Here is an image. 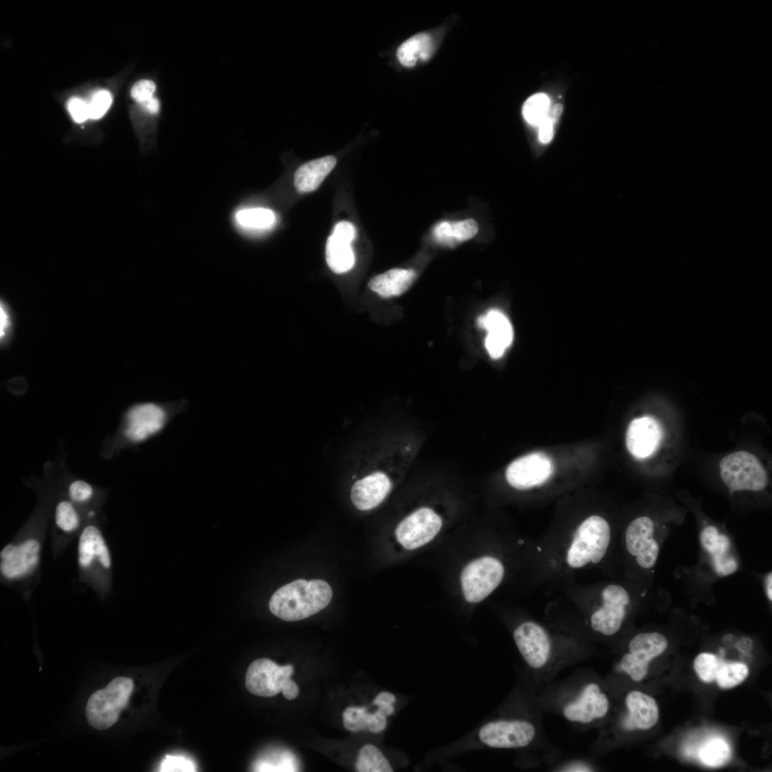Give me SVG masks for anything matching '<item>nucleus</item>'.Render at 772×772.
Returning <instances> with one entry per match:
<instances>
[{
  "label": "nucleus",
  "mask_w": 772,
  "mask_h": 772,
  "mask_svg": "<svg viewBox=\"0 0 772 772\" xmlns=\"http://www.w3.org/2000/svg\"><path fill=\"white\" fill-rule=\"evenodd\" d=\"M432 49L430 36L426 33H420L404 41L398 47L396 54L403 66L411 67L419 59L427 60L432 54Z\"/></svg>",
  "instance_id": "obj_27"
},
{
  "label": "nucleus",
  "mask_w": 772,
  "mask_h": 772,
  "mask_svg": "<svg viewBox=\"0 0 772 772\" xmlns=\"http://www.w3.org/2000/svg\"><path fill=\"white\" fill-rule=\"evenodd\" d=\"M54 520L56 525L64 533L75 531L81 523L80 515L70 500H61L56 504Z\"/></svg>",
  "instance_id": "obj_32"
},
{
  "label": "nucleus",
  "mask_w": 772,
  "mask_h": 772,
  "mask_svg": "<svg viewBox=\"0 0 772 772\" xmlns=\"http://www.w3.org/2000/svg\"><path fill=\"white\" fill-rule=\"evenodd\" d=\"M654 523L647 516L638 517L628 525L625 533V542L628 552L635 557L639 566L650 568L656 563L659 555V545L653 538Z\"/></svg>",
  "instance_id": "obj_12"
},
{
  "label": "nucleus",
  "mask_w": 772,
  "mask_h": 772,
  "mask_svg": "<svg viewBox=\"0 0 772 772\" xmlns=\"http://www.w3.org/2000/svg\"><path fill=\"white\" fill-rule=\"evenodd\" d=\"M553 472V464L548 456L534 452L513 461L507 467L508 482L518 490H525L545 482Z\"/></svg>",
  "instance_id": "obj_13"
},
{
  "label": "nucleus",
  "mask_w": 772,
  "mask_h": 772,
  "mask_svg": "<svg viewBox=\"0 0 772 772\" xmlns=\"http://www.w3.org/2000/svg\"><path fill=\"white\" fill-rule=\"evenodd\" d=\"M188 409L185 400L166 402H142L124 412L119 431L121 447H135L162 434L171 422Z\"/></svg>",
  "instance_id": "obj_1"
},
{
  "label": "nucleus",
  "mask_w": 772,
  "mask_h": 772,
  "mask_svg": "<svg viewBox=\"0 0 772 772\" xmlns=\"http://www.w3.org/2000/svg\"><path fill=\"white\" fill-rule=\"evenodd\" d=\"M550 99L543 93H538L530 96L523 106V115L528 123L538 126L548 117L550 108Z\"/></svg>",
  "instance_id": "obj_33"
},
{
  "label": "nucleus",
  "mask_w": 772,
  "mask_h": 772,
  "mask_svg": "<svg viewBox=\"0 0 772 772\" xmlns=\"http://www.w3.org/2000/svg\"><path fill=\"white\" fill-rule=\"evenodd\" d=\"M112 102L111 93L107 90L96 91L89 102V118L98 119L102 117Z\"/></svg>",
  "instance_id": "obj_38"
},
{
  "label": "nucleus",
  "mask_w": 772,
  "mask_h": 772,
  "mask_svg": "<svg viewBox=\"0 0 772 772\" xmlns=\"http://www.w3.org/2000/svg\"><path fill=\"white\" fill-rule=\"evenodd\" d=\"M415 277L412 269H392L372 277L368 287L382 297H396L406 292Z\"/></svg>",
  "instance_id": "obj_24"
},
{
  "label": "nucleus",
  "mask_w": 772,
  "mask_h": 772,
  "mask_svg": "<svg viewBox=\"0 0 772 772\" xmlns=\"http://www.w3.org/2000/svg\"><path fill=\"white\" fill-rule=\"evenodd\" d=\"M504 566L497 558L485 556L467 564L461 573V585L465 600L478 603L491 594L504 577Z\"/></svg>",
  "instance_id": "obj_7"
},
{
  "label": "nucleus",
  "mask_w": 772,
  "mask_h": 772,
  "mask_svg": "<svg viewBox=\"0 0 772 772\" xmlns=\"http://www.w3.org/2000/svg\"><path fill=\"white\" fill-rule=\"evenodd\" d=\"M662 437L658 422L650 416L635 418L630 423L626 432V445L630 454L638 459L650 456L658 448Z\"/></svg>",
  "instance_id": "obj_15"
},
{
  "label": "nucleus",
  "mask_w": 772,
  "mask_h": 772,
  "mask_svg": "<svg viewBox=\"0 0 772 772\" xmlns=\"http://www.w3.org/2000/svg\"><path fill=\"white\" fill-rule=\"evenodd\" d=\"M41 549L40 542L31 538L5 545L0 552L2 577L13 580L29 575L39 563Z\"/></svg>",
  "instance_id": "obj_10"
},
{
  "label": "nucleus",
  "mask_w": 772,
  "mask_h": 772,
  "mask_svg": "<svg viewBox=\"0 0 772 772\" xmlns=\"http://www.w3.org/2000/svg\"><path fill=\"white\" fill-rule=\"evenodd\" d=\"M721 477L731 493L737 490H761L768 477L758 458L746 451H737L723 457L719 463Z\"/></svg>",
  "instance_id": "obj_6"
},
{
  "label": "nucleus",
  "mask_w": 772,
  "mask_h": 772,
  "mask_svg": "<svg viewBox=\"0 0 772 772\" xmlns=\"http://www.w3.org/2000/svg\"><path fill=\"white\" fill-rule=\"evenodd\" d=\"M748 668L743 663L733 662L721 665L716 680L721 688H733L746 680Z\"/></svg>",
  "instance_id": "obj_34"
},
{
  "label": "nucleus",
  "mask_w": 772,
  "mask_h": 772,
  "mask_svg": "<svg viewBox=\"0 0 772 772\" xmlns=\"http://www.w3.org/2000/svg\"><path fill=\"white\" fill-rule=\"evenodd\" d=\"M332 597V591L327 582L299 579L278 589L271 597L269 608L283 620H300L324 609Z\"/></svg>",
  "instance_id": "obj_2"
},
{
  "label": "nucleus",
  "mask_w": 772,
  "mask_h": 772,
  "mask_svg": "<svg viewBox=\"0 0 772 772\" xmlns=\"http://www.w3.org/2000/svg\"><path fill=\"white\" fill-rule=\"evenodd\" d=\"M391 487V481L385 473H371L352 485L350 494L352 503L360 510H371L385 498Z\"/></svg>",
  "instance_id": "obj_19"
},
{
  "label": "nucleus",
  "mask_w": 772,
  "mask_h": 772,
  "mask_svg": "<svg viewBox=\"0 0 772 772\" xmlns=\"http://www.w3.org/2000/svg\"><path fill=\"white\" fill-rule=\"evenodd\" d=\"M442 524L441 518L435 512L422 508L399 523L395 535L405 548L414 550L430 542L440 530Z\"/></svg>",
  "instance_id": "obj_9"
},
{
  "label": "nucleus",
  "mask_w": 772,
  "mask_h": 772,
  "mask_svg": "<svg viewBox=\"0 0 772 772\" xmlns=\"http://www.w3.org/2000/svg\"><path fill=\"white\" fill-rule=\"evenodd\" d=\"M602 605L590 617L591 628L605 635H612L620 628L630 603V595L620 585H606L601 593Z\"/></svg>",
  "instance_id": "obj_8"
},
{
  "label": "nucleus",
  "mask_w": 772,
  "mask_h": 772,
  "mask_svg": "<svg viewBox=\"0 0 772 772\" xmlns=\"http://www.w3.org/2000/svg\"><path fill=\"white\" fill-rule=\"evenodd\" d=\"M277 220L272 209L262 207H248L239 204L233 207L229 222L237 233L249 236L272 229Z\"/></svg>",
  "instance_id": "obj_20"
},
{
  "label": "nucleus",
  "mask_w": 772,
  "mask_h": 772,
  "mask_svg": "<svg viewBox=\"0 0 772 772\" xmlns=\"http://www.w3.org/2000/svg\"><path fill=\"white\" fill-rule=\"evenodd\" d=\"M620 669L628 673L632 680L640 681L646 676L648 665L636 660L630 653L625 654L620 661Z\"/></svg>",
  "instance_id": "obj_39"
},
{
  "label": "nucleus",
  "mask_w": 772,
  "mask_h": 772,
  "mask_svg": "<svg viewBox=\"0 0 772 772\" xmlns=\"http://www.w3.org/2000/svg\"><path fill=\"white\" fill-rule=\"evenodd\" d=\"M67 109L75 122L81 123L89 118V103L80 98H71Z\"/></svg>",
  "instance_id": "obj_41"
},
{
  "label": "nucleus",
  "mask_w": 772,
  "mask_h": 772,
  "mask_svg": "<svg viewBox=\"0 0 772 772\" xmlns=\"http://www.w3.org/2000/svg\"><path fill=\"white\" fill-rule=\"evenodd\" d=\"M196 771L194 761L184 756L167 755L161 763L159 771L191 772Z\"/></svg>",
  "instance_id": "obj_37"
},
{
  "label": "nucleus",
  "mask_w": 772,
  "mask_h": 772,
  "mask_svg": "<svg viewBox=\"0 0 772 772\" xmlns=\"http://www.w3.org/2000/svg\"><path fill=\"white\" fill-rule=\"evenodd\" d=\"M68 496L71 502L83 504L89 502L94 496V490L88 482L76 479L71 481L67 488Z\"/></svg>",
  "instance_id": "obj_36"
},
{
  "label": "nucleus",
  "mask_w": 772,
  "mask_h": 772,
  "mask_svg": "<svg viewBox=\"0 0 772 772\" xmlns=\"http://www.w3.org/2000/svg\"><path fill=\"white\" fill-rule=\"evenodd\" d=\"M721 665L716 655L703 653L695 658L693 668L701 680L706 683H711L716 680Z\"/></svg>",
  "instance_id": "obj_35"
},
{
  "label": "nucleus",
  "mask_w": 772,
  "mask_h": 772,
  "mask_svg": "<svg viewBox=\"0 0 772 772\" xmlns=\"http://www.w3.org/2000/svg\"><path fill=\"white\" fill-rule=\"evenodd\" d=\"M772 574L770 573L766 578V593L768 599L772 600Z\"/></svg>",
  "instance_id": "obj_48"
},
{
  "label": "nucleus",
  "mask_w": 772,
  "mask_h": 772,
  "mask_svg": "<svg viewBox=\"0 0 772 772\" xmlns=\"http://www.w3.org/2000/svg\"><path fill=\"white\" fill-rule=\"evenodd\" d=\"M666 638L656 632L641 633L636 635L629 643L630 653L640 663L648 665L655 657L667 648Z\"/></svg>",
  "instance_id": "obj_26"
},
{
  "label": "nucleus",
  "mask_w": 772,
  "mask_h": 772,
  "mask_svg": "<svg viewBox=\"0 0 772 772\" xmlns=\"http://www.w3.org/2000/svg\"><path fill=\"white\" fill-rule=\"evenodd\" d=\"M563 112V105L561 104H557L555 105L552 111V121L555 122L560 116Z\"/></svg>",
  "instance_id": "obj_47"
},
{
  "label": "nucleus",
  "mask_w": 772,
  "mask_h": 772,
  "mask_svg": "<svg viewBox=\"0 0 772 772\" xmlns=\"http://www.w3.org/2000/svg\"><path fill=\"white\" fill-rule=\"evenodd\" d=\"M477 325L487 331L485 346L493 359L501 357L513 340V329L509 319L498 309L488 310L477 318Z\"/></svg>",
  "instance_id": "obj_16"
},
{
  "label": "nucleus",
  "mask_w": 772,
  "mask_h": 772,
  "mask_svg": "<svg viewBox=\"0 0 772 772\" xmlns=\"http://www.w3.org/2000/svg\"><path fill=\"white\" fill-rule=\"evenodd\" d=\"M326 260L329 267L335 273H344L355 264V254L350 243L342 241L332 234L326 244Z\"/></svg>",
  "instance_id": "obj_28"
},
{
  "label": "nucleus",
  "mask_w": 772,
  "mask_h": 772,
  "mask_svg": "<svg viewBox=\"0 0 772 772\" xmlns=\"http://www.w3.org/2000/svg\"><path fill=\"white\" fill-rule=\"evenodd\" d=\"M359 772H392L393 769L380 750L372 744L363 746L355 763Z\"/></svg>",
  "instance_id": "obj_29"
},
{
  "label": "nucleus",
  "mask_w": 772,
  "mask_h": 772,
  "mask_svg": "<svg viewBox=\"0 0 772 772\" xmlns=\"http://www.w3.org/2000/svg\"><path fill=\"white\" fill-rule=\"evenodd\" d=\"M292 665H279L267 658H259L250 663L245 676L247 691L256 696L271 697L282 692L287 700L296 698L299 687L291 679Z\"/></svg>",
  "instance_id": "obj_5"
},
{
  "label": "nucleus",
  "mask_w": 772,
  "mask_h": 772,
  "mask_svg": "<svg viewBox=\"0 0 772 772\" xmlns=\"http://www.w3.org/2000/svg\"><path fill=\"white\" fill-rule=\"evenodd\" d=\"M535 734L534 726L521 720H501L484 725L479 731L480 740L493 748H513L528 745Z\"/></svg>",
  "instance_id": "obj_11"
},
{
  "label": "nucleus",
  "mask_w": 772,
  "mask_h": 772,
  "mask_svg": "<svg viewBox=\"0 0 772 772\" xmlns=\"http://www.w3.org/2000/svg\"><path fill=\"white\" fill-rule=\"evenodd\" d=\"M539 132L538 137L540 142L547 144L550 142L553 137V122L551 118L546 117L538 125Z\"/></svg>",
  "instance_id": "obj_43"
},
{
  "label": "nucleus",
  "mask_w": 772,
  "mask_h": 772,
  "mask_svg": "<svg viewBox=\"0 0 772 772\" xmlns=\"http://www.w3.org/2000/svg\"><path fill=\"white\" fill-rule=\"evenodd\" d=\"M701 542L706 550L712 556L716 572L721 575L734 573L738 564L729 554L730 541L728 537L720 534L714 526L705 528L701 534Z\"/></svg>",
  "instance_id": "obj_22"
},
{
  "label": "nucleus",
  "mask_w": 772,
  "mask_h": 772,
  "mask_svg": "<svg viewBox=\"0 0 772 772\" xmlns=\"http://www.w3.org/2000/svg\"><path fill=\"white\" fill-rule=\"evenodd\" d=\"M625 703L629 711L623 726L626 730H647L655 725L659 718L656 701L651 696L638 691L629 693Z\"/></svg>",
  "instance_id": "obj_21"
},
{
  "label": "nucleus",
  "mask_w": 772,
  "mask_h": 772,
  "mask_svg": "<svg viewBox=\"0 0 772 772\" xmlns=\"http://www.w3.org/2000/svg\"><path fill=\"white\" fill-rule=\"evenodd\" d=\"M566 771H589L590 769L588 767L580 766H580L578 765L576 766H572L570 768H568Z\"/></svg>",
  "instance_id": "obj_49"
},
{
  "label": "nucleus",
  "mask_w": 772,
  "mask_h": 772,
  "mask_svg": "<svg viewBox=\"0 0 772 772\" xmlns=\"http://www.w3.org/2000/svg\"><path fill=\"white\" fill-rule=\"evenodd\" d=\"M137 104H139L144 112L151 116H157L159 114L160 103L159 99L154 96L148 100Z\"/></svg>",
  "instance_id": "obj_44"
},
{
  "label": "nucleus",
  "mask_w": 772,
  "mask_h": 772,
  "mask_svg": "<svg viewBox=\"0 0 772 772\" xmlns=\"http://www.w3.org/2000/svg\"><path fill=\"white\" fill-rule=\"evenodd\" d=\"M701 761L709 767H719L726 763L731 755L726 741L714 738L702 746L698 752Z\"/></svg>",
  "instance_id": "obj_30"
},
{
  "label": "nucleus",
  "mask_w": 772,
  "mask_h": 772,
  "mask_svg": "<svg viewBox=\"0 0 772 772\" xmlns=\"http://www.w3.org/2000/svg\"><path fill=\"white\" fill-rule=\"evenodd\" d=\"M738 649L743 652L747 653L752 649L753 644L751 640L748 638H743L737 645Z\"/></svg>",
  "instance_id": "obj_46"
},
{
  "label": "nucleus",
  "mask_w": 772,
  "mask_h": 772,
  "mask_svg": "<svg viewBox=\"0 0 772 772\" xmlns=\"http://www.w3.org/2000/svg\"><path fill=\"white\" fill-rule=\"evenodd\" d=\"M513 638L530 666L539 668L546 663L550 651V641L542 626L533 621L524 622L515 629Z\"/></svg>",
  "instance_id": "obj_14"
},
{
  "label": "nucleus",
  "mask_w": 772,
  "mask_h": 772,
  "mask_svg": "<svg viewBox=\"0 0 772 772\" xmlns=\"http://www.w3.org/2000/svg\"><path fill=\"white\" fill-rule=\"evenodd\" d=\"M608 707V698L600 692L599 686L590 683L575 702L565 706L563 714L569 721L588 723L595 718L603 717Z\"/></svg>",
  "instance_id": "obj_18"
},
{
  "label": "nucleus",
  "mask_w": 772,
  "mask_h": 772,
  "mask_svg": "<svg viewBox=\"0 0 772 772\" xmlns=\"http://www.w3.org/2000/svg\"><path fill=\"white\" fill-rule=\"evenodd\" d=\"M343 725L352 732L360 731H370L377 719V713L368 712L367 708L348 707L342 713Z\"/></svg>",
  "instance_id": "obj_31"
},
{
  "label": "nucleus",
  "mask_w": 772,
  "mask_h": 772,
  "mask_svg": "<svg viewBox=\"0 0 772 772\" xmlns=\"http://www.w3.org/2000/svg\"><path fill=\"white\" fill-rule=\"evenodd\" d=\"M155 91V83L150 79H143L132 85L130 94L137 103H141L154 96Z\"/></svg>",
  "instance_id": "obj_40"
},
{
  "label": "nucleus",
  "mask_w": 772,
  "mask_h": 772,
  "mask_svg": "<svg viewBox=\"0 0 772 772\" xmlns=\"http://www.w3.org/2000/svg\"><path fill=\"white\" fill-rule=\"evenodd\" d=\"M332 235L342 241L351 243L355 237V229L348 222H340L335 227Z\"/></svg>",
  "instance_id": "obj_42"
},
{
  "label": "nucleus",
  "mask_w": 772,
  "mask_h": 772,
  "mask_svg": "<svg viewBox=\"0 0 772 772\" xmlns=\"http://www.w3.org/2000/svg\"><path fill=\"white\" fill-rule=\"evenodd\" d=\"M77 561L79 568L89 570L98 564L104 569L112 565V555L100 530L94 525L86 526L79 537Z\"/></svg>",
  "instance_id": "obj_17"
},
{
  "label": "nucleus",
  "mask_w": 772,
  "mask_h": 772,
  "mask_svg": "<svg viewBox=\"0 0 772 772\" xmlns=\"http://www.w3.org/2000/svg\"><path fill=\"white\" fill-rule=\"evenodd\" d=\"M10 325V319L8 311L1 302L0 305V337H4Z\"/></svg>",
  "instance_id": "obj_45"
},
{
  "label": "nucleus",
  "mask_w": 772,
  "mask_h": 772,
  "mask_svg": "<svg viewBox=\"0 0 772 772\" xmlns=\"http://www.w3.org/2000/svg\"><path fill=\"white\" fill-rule=\"evenodd\" d=\"M478 230V224L473 219L457 222L443 221L435 225L433 235L438 243L452 247L472 238Z\"/></svg>",
  "instance_id": "obj_25"
},
{
  "label": "nucleus",
  "mask_w": 772,
  "mask_h": 772,
  "mask_svg": "<svg viewBox=\"0 0 772 772\" xmlns=\"http://www.w3.org/2000/svg\"><path fill=\"white\" fill-rule=\"evenodd\" d=\"M133 689L134 683L130 678L119 676L106 688L95 691L86 706L88 723L96 730L108 729L113 726L127 705Z\"/></svg>",
  "instance_id": "obj_4"
},
{
  "label": "nucleus",
  "mask_w": 772,
  "mask_h": 772,
  "mask_svg": "<svg viewBox=\"0 0 772 772\" xmlns=\"http://www.w3.org/2000/svg\"><path fill=\"white\" fill-rule=\"evenodd\" d=\"M610 528L603 517L593 515L578 526L565 553V563L578 569L599 563L605 555L610 542Z\"/></svg>",
  "instance_id": "obj_3"
},
{
  "label": "nucleus",
  "mask_w": 772,
  "mask_h": 772,
  "mask_svg": "<svg viewBox=\"0 0 772 772\" xmlns=\"http://www.w3.org/2000/svg\"><path fill=\"white\" fill-rule=\"evenodd\" d=\"M334 156L315 159L300 165L294 176V184L300 192L315 190L336 164Z\"/></svg>",
  "instance_id": "obj_23"
}]
</instances>
